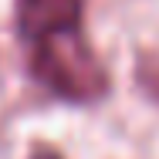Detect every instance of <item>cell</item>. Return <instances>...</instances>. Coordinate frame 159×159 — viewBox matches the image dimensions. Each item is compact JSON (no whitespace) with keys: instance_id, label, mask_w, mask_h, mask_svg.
I'll list each match as a JSON object with an SVG mask.
<instances>
[{"instance_id":"obj_1","label":"cell","mask_w":159,"mask_h":159,"mask_svg":"<svg viewBox=\"0 0 159 159\" xmlns=\"http://www.w3.org/2000/svg\"><path fill=\"white\" fill-rule=\"evenodd\" d=\"M31 75L51 95L75 105L98 102L108 92V71L102 68L95 51L78 31H64L37 41L31 54Z\"/></svg>"},{"instance_id":"obj_2","label":"cell","mask_w":159,"mask_h":159,"mask_svg":"<svg viewBox=\"0 0 159 159\" xmlns=\"http://www.w3.org/2000/svg\"><path fill=\"white\" fill-rule=\"evenodd\" d=\"M14 24L24 41H44L64 31H78L81 0H14Z\"/></svg>"},{"instance_id":"obj_3","label":"cell","mask_w":159,"mask_h":159,"mask_svg":"<svg viewBox=\"0 0 159 159\" xmlns=\"http://www.w3.org/2000/svg\"><path fill=\"white\" fill-rule=\"evenodd\" d=\"M135 81L146 92V98H152L159 105V61H142L135 68Z\"/></svg>"},{"instance_id":"obj_4","label":"cell","mask_w":159,"mask_h":159,"mask_svg":"<svg viewBox=\"0 0 159 159\" xmlns=\"http://www.w3.org/2000/svg\"><path fill=\"white\" fill-rule=\"evenodd\" d=\"M31 159H64V156L58 152V149H51V146H37V149L31 152Z\"/></svg>"}]
</instances>
